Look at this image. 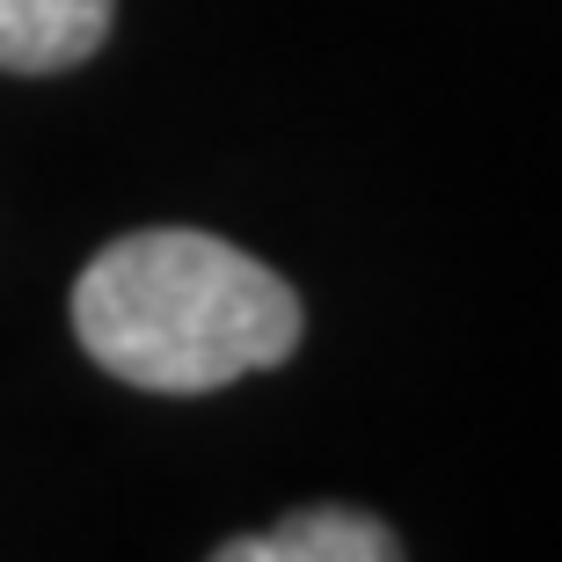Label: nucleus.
<instances>
[{
	"label": "nucleus",
	"instance_id": "obj_3",
	"mask_svg": "<svg viewBox=\"0 0 562 562\" xmlns=\"http://www.w3.org/2000/svg\"><path fill=\"white\" fill-rule=\"evenodd\" d=\"M110 37V0H0V66L59 74Z\"/></svg>",
	"mask_w": 562,
	"mask_h": 562
},
{
	"label": "nucleus",
	"instance_id": "obj_1",
	"mask_svg": "<svg viewBox=\"0 0 562 562\" xmlns=\"http://www.w3.org/2000/svg\"><path fill=\"white\" fill-rule=\"evenodd\" d=\"M74 336L103 373L154 395H212L300 344V292L198 227L110 241L74 285Z\"/></svg>",
	"mask_w": 562,
	"mask_h": 562
},
{
	"label": "nucleus",
	"instance_id": "obj_2",
	"mask_svg": "<svg viewBox=\"0 0 562 562\" xmlns=\"http://www.w3.org/2000/svg\"><path fill=\"white\" fill-rule=\"evenodd\" d=\"M212 562H402V541L373 519V512L307 504V512H285L271 533L227 541Z\"/></svg>",
	"mask_w": 562,
	"mask_h": 562
}]
</instances>
